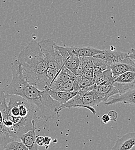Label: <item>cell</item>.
Returning <instances> with one entry per match:
<instances>
[{
  "instance_id": "1",
  "label": "cell",
  "mask_w": 135,
  "mask_h": 150,
  "mask_svg": "<svg viewBox=\"0 0 135 150\" xmlns=\"http://www.w3.org/2000/svg\"><path fill=\"white\" fill-rule=\"evenodd\" d=\"M11 69L12 80L9 84L2 88L4 93L19 95L30 102L35 107L38 118L47 121L54 117L61 104L53 99L47 91L40 90L26 81L17 60L12 62Z\"/></svg>"
},
{
  "instance_id": "2",
  "label": "cell",
  "mask_w": 135,
  "mask_h": 150,
  "mask_svg": "<svg viewBox=\"0 0 135 150\" xmlns=\"http://www.w3.org/2000/svg\"><path fill=\"white\" fill-rule=\"evenodd\" d=\"M5 95L9 102L8 112L2 122L9 132L12 140H17L21 135L35 127V108L20 96Z\"/></svg>"
},
{
  "instance_id": "3",
  "label": "cell",
  "mask_w": 135,
  "mask_h": 150,
  "mask_svg": "<svg viewBox=\"0 0 135 150\" xmlns=\"http://www.w3.org/2000/svg\"><path fill=\"white\" fill-rule=\"evenodd\" d=\"M17 61L26 81L43 91V77L48 67L39 42H30L20 52Z\"/></svg>"
},
{
  "instance_id": "4",
  "label": "cell",
  "mask_w": 135,
  "mask_h": 150,
  "mask_svg": "<svg viewBox=\"0 0 135 150\" xmlns=\"http://www.w3.org/2000/svg\"><path fill=\"white\" fill-rule=\"evenodd\" d=\"M102 102H105L103 97L99 94L97 88L91 91L80 90L77 94L69 101L61 105L57 112L66 108H86L95 115L97 112L93 106L98 105Z\"/></svg>"
},
{
  "instance_id": "5",
  "label": "cell",
  "mask_w": 135,
  "mask_h": 150,
  "mask_svg": "<svg viewBox=\"0 0 135 150\" xmlns=\"http://www.w3.org/2000/svg\"><path fill=\"white\" fill-rule=\"evenodd\" d=\"M55 43L53 40L49 39H43L39 42L48 68L60 70L64 66V61L54 47Z\"/></svg>"
},
{
  "instance_id": "6",
  "label": "cell",
  "mask_w": 135,
  "mask_h": 150,
  "mask_svg": "<svg viewBox=\"0 0 135 150\" xmlns=\"http://www.w3.org/2000/svg\"><path fill=\"white\" fill-rule=\"evenodd\" d=\"M94 57L104 59L110 64L131 62L134 61V59L129 57V53H123L119 51H109L104 50L102 53L97 54Z\"/></svg>"
},
{
  "instance_id": "7",
  "label": "cell",
  "mask_w": 135,
  "mask_h": 150,
  "mask_svg": "<svg viewBox=\"0 0 135 150\" xmlns=\"http://www.w3.org/2000/svg\"><path fill=\"white\" fill-rule=\"evenodd\" d=\"M65 48L70 56L77 57H93L104 52V50L83 46H66Z\"/></svg>"
},
{
  "instance_id": "8",
  "label": "cell",
  "mask_w": 135,
  "mask_h": 150,
  "mask_svg": "<svg viewBox=\"0 0 135 150\" xmlns=\"http://www.w3.org/2000/svg\"><path fill=\"white\" fill-rule=\"evenodd\" d=\"M109 100H107L105 105H111L117 103L130 104L135 106V87L121 94H116L110 97Z\"/></svg>"
},
{
  "instance_id": "9",
  "label": "cell",
  "mask_w": 135,
  "mask_h": 150,
  "mask_svg": "<svg viewBox=\"0 0 135 150\" xmlns=\"http://www.w3.org/2000/svg\"><path fill=\"white\" fill-rule=\"evenodd\" d=\"M76 79V77L71 71L66 69L64 66H63V67L59 71L58 75H57V76L51 84L49 91H56L58 90L59 87L62 84L70 80Z\"/></svg>"
},
{
  "instance_id": "10",
  "label": "cell",
  "mask_w": 135,
  "mask_h": 150,
  "mask_svg": "<svg viewBox=\"0 0 135 150\" xmlns=\"http://www.w3.org/2000/svg\"><path fill=\"white\" fill-rule=\"evenodd\" d=\"M135 147V132L127 133L116 141L111 150H131Z\"/></svg>"
},
{
  "instance_id": "11",
  "label": "cell",
  "mask_w": 135,
  "mask_h": 150,
  "mask_svg": "<svg viewBox=\"0 0 135 150\" xmlns=\"http://www.w3.org/2000/svg\"><path fill=\"white\" fill-rule=\"evenodd\" d=\"M110 69L114 79L125 72H135V60L131 62H121L111 64Z\"/></svg>"
},
{
  "instance_id": "12",
  "label": "cell",
  "mask_w": 135,
  "mask_h": 150,
  "mask_svg": "<svg viewBox=\"0 0 135 150\" xmlns=\"http://www.w3.org/2000/svg\"><path fill=\"white\" fill-rule=\"evenodd\" d=\"M35 127L29 131L23 134L19 139L28 148V150H39L38 146L36 143Z\"/></svg>"
},
{
  "instance_id": "13",
  "label": "cell",
  "mask_w": 135,
  "mask_h": 150,
  "mask_svg": "<svg viewBox=\"0 0 135 150\" xmlns=\"http://www.w3.org/2000/svg\"><path fill=\"white\" fill-rule=\"evenodd\" d=\"M48 92L50 96L53 99L58 102L61 105L65 103L77 94V92L75 91H48Z\"/></svg>"
},
{
  "instance_id": "14",
  "label": "cell",
  "mask_w": 135,
  "mask_h": 150,
  "mask_svg": "<svg viewBox=\"0 0 135 150\" xmlns=\"http://www.w3.org/2000/svg\"><path fill=\"white\" fill-rule=\"evenodd\" d=\"M114 81L135 86V72L129 71L119 75L114 79Z\"/></svg>"
},
{
  "instance_id": "15",
  "label": "cell",
  "mask_w": 135,
  "mask_h": 150,
  "mask_svg": "<svg viewBox=\"0 0 135 150\" xmlns=\"http://www.w3.org/2000/svg\"><path fill=\"white\" fill-rule=\"evenodd\" d=\"M2 90V88L0 87V93ZM12 140L8 129L0 122V150H3L4 147Z\"/></svg>"
},
{
  "instance_id": "16",
  "label": "cell",
  "mask_w": 135,
  "mask_h": 150,
  "mask_svg": "<svg viewBox=\"0 0 135 150\" xmlns=\"http://www.w3.org/2000/svg\"><path fill=\"white\" fill-rule=\"evenodd\" d=\"M114 81V77L110 69L104 71L102 74L95 79V84L99 86Z\"/></svg>"
},
{
  "instance_id": "17",
  "label": "cell",
  "mask_w": 135,
  "mask_h": 150,
  "mask_svg": "<svg viewBox=\"0 0 135 150\" xmlns=\"http://www.w3.org/2000/svg\"><path fill=\"white\" fill-rule=\"evenodd\" d=\"M80 64V59L77 57L69 56L65 61L64 66L71 72Z\"/></svg>"
},
{
  "instance_id": "18",
  "label": "cell",
  "mask_w": 135,
  "mask_h": 150,
  "mask_svg": "<svg viewBox=\"0 0 135 150\" xmlns=\"http://www.w3.org/2000/svg\"><path fill=\"white\" fill-rule=\"evenodd\" d=\"M2 150H28V149L22 142L12 140L4 147Z\"/></svg>"
},
{
  "instance_id": "19",
  "label": "cell",
  "mask_w": 135,
  "mask_h": 150,
  "mask_svg": "<svg viewBox=\"0 0 135 150\" xmlns=\"http://www.w3.org/2000/svg\"><path fill=\"white\" fill-rule=\"evenodd\" d=\"M91 59L94 65L100 68L103 71L110 69L111 64H110L107 61L95 57H91Z\"/></svg>"
},
{
  "instance_id": "20",
  "label": "cell",
  "mask_w": 135,
  "mask_h": 150,
  "mask_svg": "<svg viewBox=\"0 0 135 150\" xmlns=\"http://www.w3.org/2000/svg\"><path fill=\"white\" fill-rule=\"evenodd\" d=\"M80 64L81 65L84 72L93 69L94 64L91 59V57H79Z\"/></svg>"
},
{
  "instance_id": "21",
  "label": "cell",
  "mask_w": 135,
  "mask_h": 150,
  "mask_svg": "<svg viewBox=\"0 0 135 150\" xmlns=\"http://www.w3.org/2000/svg\"><path fill=\"white\" fill-rule=\"evenodd\" d=\"M78 85L80 87V90L83 88L88 87L91 86L95 84V79L94 78H86L81 77L80 78L76 79Z\"/></svg>"
},
{
  "instance_id": "22",
  "label": "cell",
  "mask_w": 135,
  "mask_h": 150,
  "mask_svg": "<svg viewBox=\"0 0 135 150\" xmlns=\"http://www.w3.org/2000/svg\"><path fill=\"white\" fill-rule=\"evenodd\" d=\"M75 79L70 80L68 81L60 86L56 91H73L74 82Z\"/></svg>"
},
{
  "instance_id": "23",
  "label": "cell",
  "mask_w": 135,
  "mask_h": 150,
  "mask_svg": "<svg viewBox=\"0 0 135 150\" xmlns=\"http://www.w3.org/2000/svg\"><path fill=\"white\" fill-rule=\"evenodd\" d=\"M54 47L56 49V50L59 53L60 56L62 57V60H63L64 63L65 61L67 59V58L69 56V54H68V53L65 47L59 46L58 45H57L56 43H55Z\"/></svg>"
},
{
  "instance_id": "24",
  "label": "cell",
  "mask_w": 135,
  "mask_h": 150,
  "mask_svg": "<svg viewBox=\"0 0 135 150\" xmlns=\"http://www.w3.org/2000/svg\"><path fill=\"white\" fill-rule=\"evenodd\" d=\"M72 72L76 77V79L81 77L83 76V73H84V70H83V68L81 65L80 64L74 71H72Z\"/></svg>"
},
{
  "instance_id": "25",
  "label": "cell",
  "mask_w": 135,
  "mask_h": 150,
  "mask_svg": "<svg viewBox=\"0 0 135 150\" xmlns=\"http://www.w3.org/2000/svg\"><path fill=\"white\" fill-rule=\"evenodd\" d=\"M35 141L38 146H40V147L45 146V137L44 136H37Z\"/></svg>"
},
{
  "instance_id": "26",
  "label": "cell",
  "mask_w": 135,
  "mask_h": 150,
  "mask_svg": "<svg viewBox=\"0 0 135 150\" xmlns=\"http://www.w3.org/2000/svg\"><path fill=\"white\" fill-rule=\"evenodd\" d=\"M108 115L110 118V120L113 122H116L118 118V114L115 110H111L108 112Z\"/></svg>"
},
{
  "instance_id": "27",
  "label": "cell",
  "mask_w": 135,
  "mask_h": 150,
  "mask_svg": "<svg viewBox=\"0 0 135 150\" xmlns=\"http://www.w3.org/2000/svg\"><path fill=\"white\" fill-rule=\"evenodd\" d=\"M82 77H86V78H88V79L94 78V77L93 69L89 70V71H84Z\"/></svg>"
},
{
  "instance_id": "28",
  "label": "cell",
  "mask_w": 135,
  "mask_h": 150,
  "mask_svg": "<svg viewBox=\"0 0 135 150\" xmlns=\"http://www.w3.org/2000/svg\"><path fill=\"white\" fill-rule=\"evenodd\" d=\"M109 121H110V118L108 115L107 114H103L102 117H101V122L105 124H107Z\"/></svg>"
},
{
  "instance_id": "29",
  "label": "cell",
  "mask_w": 135,
  "mask_h": 150,
  "mask_svg": "<svg viewBox=\"0 0 135 150\" xmlns=\"http://www.w3.org/2000/svg\"><path fill=\"white\" fill-rule=\"evenodd\" d=\"M52 141V139L50 137H49V136L45 137V146L46 149H48V147L51 143Z\"/></svg>"
},
{
  "instance_id": "30",
  "label": "cell",
  "mask_w": 135,
  "mask_h": 150,
  "mask_svg": "<svg viewBox=\"0 0 135 150\" xmlns=\"http://www.w3.org/2000/svg\"><path fill=\"white\" fill-rule=\"evenodd\" d=\"M129 57L135 60V49H132L131 52H129Z\"/></svg>"
},
{
  "instance_id": "31",
  "label": "cell",
  "mask_w": 135,
  "mask_h": 150,
  "mask_svg": "<svg viewBox=\"0 0 135 150\" xmlns=\"http://www.w3.org/2000/svg\"><path fill=\"white\" fill-rule=\"evenodd\" d=\"M135 150V148H134V149H132V150Z\"/></svg>"
}]
</instances>
